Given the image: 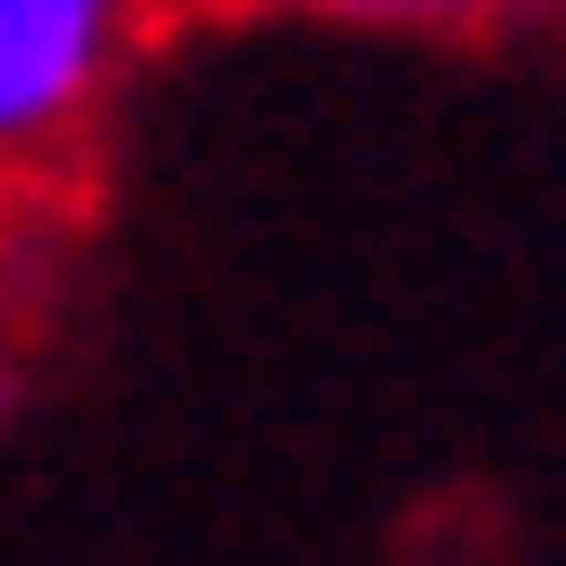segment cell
Listing matches in <instances>:
<instances>
[{"mask_svg":"<svg viewBox=\"0 0 566 566\" xmlns=\"http://www.w3.org/2000/svg\"><path fill=\"white\" fill-rule=\"evenodd\" d=\"M158 0H0V171H40L119 106Z\"/></svg>","mask_w":566,"mask_h":566,"instance_id":"6da1fadb","label":"cell"},{"mask_svg":"<svg viewBox=\"0 0 566 566\" xmlns=\"http://www.w3.org/2000/svg\"><path fill=\"white\" fill-rule=\"evenodd\" d=\"M566 0H409V27H554Z\"/></svg>","mask_w":566,"mask_h":566,"instance_id":"7a4b0ae2","label":"cell"},{"mask_svg":"<svg viewBox=\"0 0 566 566\" xmlns=\"http://www.w3.org/2000/svg\"><path fill=\"white\" fill-rule=\"evenodd\" d=\"M13 396H27V356H13V329H0V422H13Z\"/></svg>","mask_w":566,"mask_h":566,"instance_id":"3957f363","label":"cell"}]
</instances>
